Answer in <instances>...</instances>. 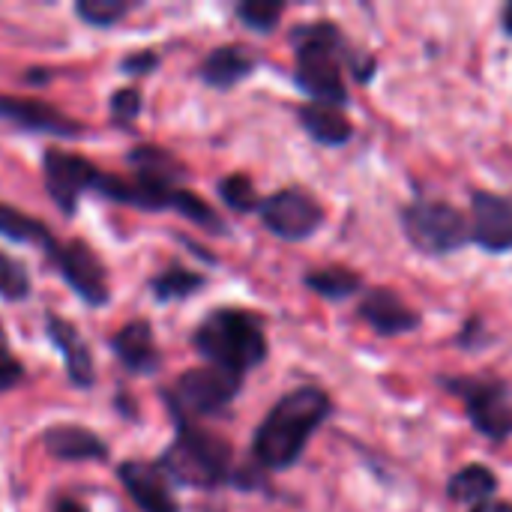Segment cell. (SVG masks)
Here are the masks:
<instances>
[{
	"instance_id": "cell-1",
	"label": "cell",
	"mask_w": 512,
	"mask_h": 512,
	"mask_svg": "<svg viewBox=\"0 0 512 512\" xmlns=\"http://www.w3.org/2000/svg\"><path fill=\"white\" fill-rule=\"evenodd\" d=\"M327 414H330V396L324 390L300 387L288 393L270 408V414L258 426L252 444L255 459L270 471L291 468L303 456L309 438L327 420Z\"/></svg>"
},
{
	"instance_id": "cell-2",
	"label": "cell",
	"mask_w": 512,
	"mask_h": 512,
	"mask_svg": "<svg viewBox=\"0 0 512 512\" xmlns=\"http://www.w3.org/2000/svg\"><path fill=\"white\" fill-rule=\"evenodd\" d=\"M195 348L204 360H210V366L240 378L243 372L261 366L267 357L261 321L243 309H216L207 315L195 330Z\"/></svg>"
},
{
	"instance_id": "cell-3",
	"label": "cell",
	"mask_w": 512,
	"mask_h": 512,
	"mask_svg": "<svg viewBox=\"0 0 512 512\" xmlns=\"http://www.w3.org/2000/svg\"><path fill=\"white\" fill-rule=\"evenodd\" d=\"M294 54H297V84L315 99V105L339 108L348 102V90L342 81V33L327 24L315 21L294 33Z\"/></svg>"
},
{
	"instance_id": "cell-4",
	"label": "cell",
	"mask_w": 512,
	"mask_h": 512,
	"mask_svg": "<svg viewBox=\"0 0 512 512\" xmlns=\"http://www.w3.org/2000/svg\"><path fill=\"white\" fill-rule=\"evenodd\" d=\"M159 468L165 477L195 486V489H213L225 483L231 468V444L213 432H204L198 426L180 423V432L174 444L162 453Z\"/></svg>"
},
{
	"instance_id": "cell-5",
	"label": "cell",
	"mask_w": 512,
	"mask_h": 512,
	"mask_svg": "<svg viewBox=\"0 0 512 512\" xmlns=\"http://www.w3.org/2000/svg\"><path fill=\"white\" fill-rule=\"evenodd\" d=\"M405 234L414 249L426 255H447L468 243V219L447 201H414L402 216Z\"/></svg>"
},
{
	"instance_id": "cell-6",
	"label": "cell",
	"mask_w": 512,
	"mask_h": 512,
	"mask_svg": "<svg viewBox=\"0 0 512 512\" xmlns=\"http://www.w3.org/2000/svg\"><path fill=\"white\" fill-rule=\"evenodd\" d=\"M240 393V375L204 366V369H189L186 375L177 378V384L168 390V405L177 414L180 423L189 417H207L219 414L222 408L231 405V399Z\"/></svg>"
},
{
	"instance_id": "cell-7",
	"label": "cell",
	"mask_w": 512,
	"mask_h": 512,
	"mask_svg": "<svg viewBox=\"0 0 512 512\" xmlns=\"http://www.w3.org/2000/svg\"><path fill=\"white\" fill-rule=\"evenodd\" d=\"M42 171H45V183H48V192H51L54 204L69 216L75 213L78 198L84 192H96V186L102 180V171L90 159H84L78 153H69V150H60V147L45 150Z\"/></svg>"
},
{
	"instance_id": "cell-8",
	"label": "cell",
	"mask_w": 512,
	"mask_h": 512,
	"mask_svg": "<svg viewBox=\"0 0 512 512\" xmlns=\"http://www.w3.org/2000/svg\"><path fill=\"white\" fill-rule=\"evenodd\" d=\"M453 393H459L468 405L471 423L492 441H504L512 435V399L501 381H447Z\"/></svg>"
},
{
	"instance_id": "cell-9",
	"label": "cell",
	"mask_w": 512,
	"mask_h": 512,
	"mask_svg": "<svg viewBox=\"0 0 512 512\" xmlns=\"http://www.w3.org/2000/svg\"><path fill=\"white\" fill-rule=\"evenodd\" d=\"M258 210H261V222L267 225V231H273L282 240H306L324 222L321 204L303 189H282L270 195L267 201H261Z\"/></svg>"
},
{
	"instance_id": "cell-10",
	"label": "cell",
	"mask_w": 512,
	"mask_h": 512,
	"mask_svg": "<svg viewBox=\"0 0 512 512\" xmlns=\"http://www.w3.org/2000/svg\"><path fill=\"white\" fill-rule=\"evenodd\" d=\"M60 276L69 282V288L90 306L108 303V273L99 261V255L84 240L60 243L51 255Z\"/></svg>"
},
{
	"instance_id": "cell-11",
	"label": "cell",
	"mask_w": 512,
	"mask_h": 512,
	"mask_svg": "<svg viewBox=\"0 0 512 512\" xmlns=\"http://www.w3.org/2000/svg\"><path fill=\"white\" fill-rule=\"evenodd\" d=\"M471 237L486 252L512 249V201L495 192H474L471 204Z\"/></svg>"
},
{
	"instance_id": "cell-12",
	"label": "cell",
	"mask_w": 512,
	"mask_h": 512,
	"mask_svg": "<svg viewBox=\"0 0 512 512\" xmlns=\"http://www.w3.org/2000/svg\"><path fill=\"white\" fill-rule=\"evenodd\" d=\"M0 120L21 126L27 132H45L54 138H75L81 135V123H75L72 117H66L63 111H57L48 102H36V99H18V96H3L0 93Z\"/></svg>"
},
{
	"instance_id": "cell-13",
	"label": "cell",
	"mask_w": 512,
	"mask_h": 512,
	"mask_svg": "<svg viewBox=\"0 0 512 512\" xmlns=\"http://www.w3.org/2000/svg\"><path fill=\"white\" fill-rule=\"evenodd\" d=\"M117 477L123 483V489L129 492V498L135 501V507L141 512H180L165 471L159 465H147V462H123L117 468Z\"/></svg>"
},
{
	"instance_id": "cell-14",
	"label": "cell",
	"mask_w": 512,
	"mask_h": 512,
	"mask_svg": "<svg viewBox=\"0 0 512 512\" xmlns=\"http://www.w3.org/2000/svg\"><path fill=\"white\" fill-rule=\"evenodd\" d=\"M45 330H48V339L54 342V348L63 354V363H66V375L75 387H90L93 378H96V369H93V357H90V348L84 345L81 333L75 324H69L66 318L48 312L45 315Z\"/></svg>"
},
{
	"instance_id": "cell-15",
	"label": "cell",
	"mask_w": 512,
	"mask_h": 512,
	"mask_svg": "<svg viewBox=\"0 0 512 512\" xmlns=\"http://www.w3.org/2000/svg\"><path fill=\"white\" fill-rule=\"evenodd\" d=\"M360 318L381 336H399L420 324V315L387 288H372L360 303Z\"/></svg>"
},
{
	"instance_id": "cell-16",
	"label": "cell",
	"mask_w": 512,
	"mask_h": 512,
	"mask_svg": "<svg viewBox=\"0 0 512 512\" xmlns=\"http://www.w3.org/2000/svg\"><path fill=\"white\" fill-rule=\"evenodd\" d=\"M45 450L63 462H105V441L84 426H51L45 432Z\"/></svg>"
},
{
	"instance_id": "cell-17",
	"label": "cell",
	"mask_w": 512,
	"mask_h": 512,
	"mask_svg": "<svg viewBox=\"0 0 512 512\" xmlns=\"http://www.w3.org/2000/svg\"><path fill=\"white\" fill-rule=\"evenodd\" d=\"M111 348L129 372L147 375L159 366V348L147 321H132L111 336Z\"/></svg>"
},
{
	"instance_id": "cell-18",
	"label": "cell",
	"mask_w": 512,
	"mask_h": 512,
	"mask_svg": "<svg viewBox=\"0 0 512 512\" xmlns=\"http://www.w3.org/2000/svg\"><path fill=\"white\" fill-rule=\"evenodd\" d=\"M255 69V57L243 48V45H219L216 51L207 54V60L201 63V78L210 87L228 90L237 81L249 78Z\"/></svg>"
},
{
	"instance_id": "cell-19",
	"label": "cell",
	"mask_w": 512,
	"mask_h": 512,
	"mask_svg": "<svg viewBox=\"0 0 512 512\" xmlns=\"http://www.w3.org/2000/svg\"><path fill=\"white\" fill-rule=\"evenodd\" d=\"M0 234L9 237V240H15V243H33L42 252H48V258L60 246L57 237L51 234V228L45 222H39V219H33V216L21 213V210L9 207L3 201H0Z\"/></svg>"
},
{
	"instance_id": "cell-20",
	"label": "cell",
	"mask_w": 512,
	"mask_h": 512,
	"mask_svg": "<svg viewBox=\"0 0 512 512\" xmlns=\"http://www.w3.org/2000/svg\"><path fill=\"white\" fill-rule=\"evenodd\" d=\"M300 123L303 129L318 141V144H327V147H336V144H345L351 135H354V126L330 105H303L300 108Z\"/></svg>"
},
{
	"instance_id": "cell-21",
	"label": "cell",
	"mask_w": 512,
	"mask_h": 512,
	"mask_svg": "<svg viewBox=\"0 0 512 512\" xmlns=\"http://www.w3.org/2000/svg\"><path fill=\"white\" fill-rule=\"evenodd\" d=\"M498 489V480H495V474L489 471V468H483V465H468V468H462L453 480H450V498L453 501H459V504H474V507H480V504H486L489 501V495Z\"/></svg>"
},
{
	"instance_id": "cell-22",
	"label": "cell",
	"mask_w": 512,
	"mask_h": 512,
	"mask_svg": "<svg viewBox=\"0 0 512 512\" xmlns=\"http://www.w3.org/2000/svg\"><path fill=\"white\" fill-rule=\"evenodd\" d=\"M306 285L312 291H318L321 297H330V300H342L354 291H360V276L345 270V267H324V270H315L306 276Z\"/></svg>"
},
{
	"instance_id": "cell-23",
	"label": "cell",
	"mask_w": 512,
	"mask_h": 512,
	"mask_svg": "<svg viewBox=\"0 0 512 512\" xmlns=\"http://www.w3.org/2000/svg\"><path fill=\"white\" fill-rule=\"evenodd\" d=\"M204 285V276L192 273V270H183V267H168L165 273H159L153 279V294L159 300H180V297H189L195 294L198 288Z\"/></svg>"
},
{
	"instance_id": "cell-24",
	"label": "cell",
	"mask_w": 512,
	"mask_h": 512,
	"mask_svg": "<svg viewBox=\"0 0 512 512\" xmlns=\"http://www.w3.org/2000/svg\"><path fill=\"white\" fill-rule=\"evenodd\" d=\"M132 9H135L132 0H81V3L75 6L78 18H84V21L93 24V27H111V24H117L120 18H126Z\"/></svg>"
},
{
	"instance_id": "cell-25",
	"label": "cell",
	"mask_w": 512,
	"mask_h": 512,
	"mask_svg": "<svg viewBox=\"0 0 512 512\" xmlns=\"http://www.w3.org/2000/svg\"><path fill=\"white\" fill-rule=\"evenodd\" d=\"M282 12H285V3H276V0H246L237 6L240 21L252 30H273Z\"/></svg>"
},
{
	"instance_id": "cell-26",
	"label": "cell",
	"mask_w": 512,
	"mask_h": 512,
	"mask_svg": "<svg viewBox=\"0 0 512 512\" xmlns=\"http://www.w3.org/2000/svg\"><path fill=\"white\" fill-rule=\"evenodd\" d=\"M219 195H222V198H225V204H228L231 210H237V213H249V210L261 207V204H258V195H255L252 180H249V177H243V174H231V177H225V180L219 183Z\"/></svg>"
},
{
	"instance_id": "cell-27",
	"label": "cell",
	"mask_w": 512,
	"mask_h": 512,
	"mask_svg": "<svg viewBox=\"0 0 512 512\" xmlns=\"http://www.w3.org/2000/svg\"><path fill=\"white\" fill-rule=\"evenodd\" d=\"M30 294V276L27 270L9 258L6 252H0V297L3 300H24Z\"/></svg>"
},
{
	"instance_id": "cell-28",
	"label": "cell",
	"mask_w": 512,
	"mask_h": 512,
	"mask_svg": "<svg viewBox=\"0 0 512 512\" xmlns=\"http://www.w3.org/2000/svg\"><path fill=\"white\" fill-rule=\"evenodd\" d=\"M21 378H24V366L15 360V354H12V348H9V339H6V333H3V327H0V393L18 387Z\"/></svg>"
},
{
	"instance_id": "cell-29",
	"label": "cell",
	"mask_w": 512,
	"mask_h": 512,
	"mask_svg": "<svg viewBox=\"0 0 512 512\" xmlns=\"http://www.w3.org/2000/svg\"><path fill=\"white\" fill-rule=\"evenodd\" d=\"M138 111H141V93L138 90L126 87V90H117L111 96V117H114V123L129 126L138 117Z\"/></svg>"
},
{
	"instance_id": "cell-30",
	"label": "cell",
	"mask_w": 512,
	"mask_h": 512,
	"mask_svg": "<svg viewBox=\"0 0 512 512\" xmlns=\"http://www.w3.org/2000/svg\"><path fill=\"white\" fill-rule=\"evenodd\" d=\"M156 63H159V57H156L153 51H138V54L123 57V72H129V75H144V72H150Z\"/></svg>"
},
{
	"instance_id": "cell-31",
	"label": "cell",
	"mask_w": 512,
	"mask_h": 512,
	"mask_svg": "<svg viewBox=\"0 0 512 512\" xmlns=\"http://www.w3.org/2000/svg\"><path fill=\"white\" fill-rule=\"evenodd\" d=\"M471 512H512L510 504H501V501H489V504H480V507H474Z\"/></svg>"
},
{
	"instance_id": "cell-32",
	"label": "cell",
	"mask_w": 512,
	"mask_h": 512,
	"mask_svg": "<svg viewBox=\"0 0 512 512\" xmlns=\"http://www.w3.org/2000/svg\"><path fill=\"white\" fill-rule=\"evenodd\" d=\"M54 512H84V507H81L78 501H60Z\"/></svg>"
},
{
	"instance_id": "cell-33",
	"label": "cell",
	"mask_w": 512,
	"mask_h": 512,
	"mask_svg": "<svg viewBox=\"0 0 512 512\" xmlns=\"http://www.w3.org/2000/svg\"><path fill=\"white\" fill-rule=\"evenodd\" d=\"M504 27H507V33H512V3L504 9Z\"/></svg>"
}]
</instances>
